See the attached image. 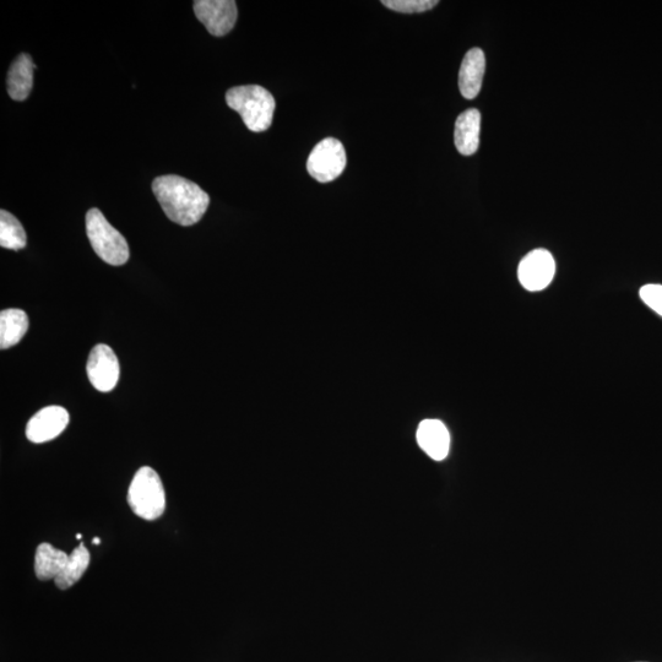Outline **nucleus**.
<instances>
[{
	"label": "nucleus",
	"mask_w": 662,
	"mask_h": 662,
	"mask_svg": "<svg viewBox=\"0 0 662 662\" xmlns=\"http://www.w3.org/2000/svg\"><path fill=\"white\" fill-rule=\"evenodd\" d=\"M153 192L168 219L181 226L197 224L210 204L209 195L198 184L176 175L157 177Z\"/></svg>",
	"instance_id": "1"
},
{
	"label": "nucleus",
	"mask_w": 662,
	"mask_h": 662,
	"mask_svg": "<svg viewBox=\"0 0 662 662\" xmlns=\"http://www.w3.org/2000/svg\"><path fill=\"white\" fill-rule=\"evenodd\" d=\"M226 102L240 113L246 127L253 133L268 130L273 123L275 99L259 85L236 86L227 91Z\"/></svg>",
	"instance_id": "2"
},
{
	"label": "nucleus",
	"mask_w": 662,
	"mask_h": 662,
	"mask_svg": "<svg viewBox=\"0 0 662 662\" xmlns=\"http://www.w3.org/2000/svg\"><path fill=\"white\" fill-rule=\"evenodd\" d=\"M128 503L135 515L149 522L159 519L165 513V488L153 468L144 466L135 474L129 486Z\"/></svg>",
	"instance_id": "3"
},
{
	"label": "nucleus",
	"mask_w": 662,
	"mask_h": 662,
	"mask_svg": "<svg viewBox=\"0 0 662 662\" xmlns=\"http://www.w3.org/2000/svg\"><path fill=\"white\" fill-rule=\"evenodd\" d=\"M86 233L97 255L113 267L124 265L129 259V246L121 233L106 220L99 209L86 214Z\"/></svg>",
	"instance_id": "4"
},
{
	"label": "nucleus",
	"mask_w": 662,
	"mask_h": 662,
	"mask_svg": "<svg viewBox=\"0 0 662 662\" xmlns=\"http://www.w3.org/2000/svg\"><path fill=\"white\" fill-rule=\"evenodd\" d=\"M347 159L344 145L328 138L320 141L307 161V171L316 181L329 183L343 175Z\"/></svg>",
	"instance_id": "5"
},
{
	"label": "nucleus",
	"mask_w": 662,
	"mask_h": 662,
	"mask_svg": "<svg viewBox=\"0 0 662 662\" xmlns=\"http://www.w3.org/2000/svg\"><path fill=\"white\" fill-rule=\"evenodd\" d=\"M556 274V262L546 249H535L526 254L518 267V279L525 290H545Z\"/></svg>",
	"instance_id": "6"
},
{
	"label": "nucleus",
	"mask_w": 662,
	"mask_h": 662,
	"mask_svg": "<svg viewBox=\"0 0 662 662\" xmlns=\"http://www.w3.org/2000/svg\"><path fill=\"white\" fill-rule=\"evenodd\" d=\"M194 13L211 35L229 34L236 25L238 10L233 0H195Z\"/></svg>",
	"instance_id": "7"
},
{
	"label": "nucleus",
	"mask_w": 662,
	"mask_h": 662,
	"mask_svg": "<svg viewBox=\"0 0 662 662\" xmlns=\"http://www.w3.org/2000/svg\"><path fill=\"white\" fill-rule=\"evenodd\" d=\"M86 373L99 392L108 393L115 389L121 373L115 351L105 344L96 345L90 352Z\"/></svg>",
	"instance_id": "8"
},
{
	"label": "nucleus",
	"mask_w": 662,
	"mask_h": 662,
	"mask_svg": "<svg viewBox=\"0 0 662 662\" xmlns=\"http://www.w3.org/2000/svg\"><path fill=\"white\" fill-rule=\"evenodd\" d=\"M69 423L68 411L62 406H47L27 423L26 437L30 442L41 444L52 441L63 433Z\"/></svg>",
	"instance_id": "9"
},
{
	"label": "nucleus",
	"mask_w": 662,
	"mask_h": 662,
	"mask_svg": "<svg viewBox=\"0 0 662 662\" xmlns=\"http://www.w3.org/2000/svg\"><path fill=\"white\" fill-rule=\"evenodd\" d=\"M416 438L423 452L433 460L442 461L448 457L450 434L442 421H422L417 428Z\"/></svg>",
	"instance_id": "10"
},
{
	"label": "nucleus",
	"mask_w": 662,
	"mask_h": 662,
	"mask_svg": "<svg viewBox=\"0 0 662 662\" xmlns=\"http://www.w3.org/2000/svg\"><path fill=\"white\" fill-rule=\"evenodd\" d=\"M486 58L480 48H472L465 54L459 72V89L465 99H475L480 94L484 81Z\"/></svg>",
	"instance_id": "11"
},
{
	"label": "nucleus",
	"mask_w": 662,
	"mask_h": 662,
	"mask_svg": "<svg viewBox=\"0 0 662 662\" xmlns=\"http://www.w3.org/2000/svg\"><path fill=\"white\" fill-rule=\"evenodd\" d=\"M481 113L475 108L461 113L455 122L454 141L461 155H474L480 146Z\"/></svg>",
	"instance_id": "12"
},
{
	"label": "nucleus",
	"mask_w": 662,
	"mask_h": 662,
	"mask_svg": "<svg viewBox=\"0 0 662 662\" xmlns=\"http://www.w3.org/2000/svg\"><path fill=\"white\" fill-rule=\"evenodd\" d=\"M36 65L27 53L20 54L9 69L7 85L9 96L14 101H25L34 86Z\"/></svg>",
	"instance_id": "13"
},
{
	"label": "nucleus",
	"mask_w": 662,
	"mask_h": 662,
	"mask_svg": "<svg viewBox=\"0 0 662 662\" xmlns=\"http://www.w3.org/2000/svg\"><path fill=\"white\" fill-rule=\"evenodd\" d=\"M69 556L62 550L51 544H41L37 547L35 555V573L36 577L47 582V580H56L62 573Z\"/></svg>",
	"instance_id": "14"
},
{
	"label": "nucleus",
	"mask_w": 662,
	"mask_h": 662,
	"mask_svg": "<svg viewBox=\"0 0 662 662\" xmlns=\"http://www.w3.org/2000/svg\"><path fill=\"white\" fill-rule=\"evenodd\" d=\"M29 329V318L21 309H5L0 313V349L7 350L20 343Z\"/></svg>",
	"instance_id": "15"
},
{
	"label": "nucleus",
	"mask_w": 662,
	"mask_h": 662,
	"mask_svg": "<svg viewBox=\"0 0 662 662\" xmlns=\"http://www.w3.org/2000/svg\"><path fill=\"white\" fill-rule=\"evenodd\" d=\"M90 561V552L84 544L74 548L73 552L70 553L68 562L65 564L62 573L58 575L56 580H54L58 588L61 590H67L72 588L74 584H77L79 580L83 578L85 572L88 571Z\"/></svg>",
	"instance_id": "16"
},
{
	"label": "nucleus",
	"mask_w": 662,
	"mask_h": 662,
	"mask_svg": "<svg viewBox=\"0 0 662 662\" xmlns=\"http://www.w3.org/2000/svg\"><path fill=\"white\" fill-rule=\"evenodd\" d=\"M26 232L20 221L8 211H0V246L12 251L26 247Z\"/></svg>",
	"instance_id": "17"
},
{
	"label": "nucleus",
	"mask_w": 662,
	"mask_h": 662,
	"mask_svg": "<svg viewBox=\"0 0 662 662\" xmlns=\"http://www.w3.org/2000/svg\"><path fill=\"white\" fill-rule=\"evenodd\" d=\"M385 7L403 14L425 13L438 4L437 0H383Z\"/></svg>",
	"instance_id": "18"
},
{
	"label": "nucleus",
	"mask_w": 662,
	"mask_h": 662,
	"mask_svg": "<svg viewBox=\"0 0 662 662\" xmlns=\"http://www.w3.org/2000/svg\"><path fill=\"white\" fill-rule=\"evenodd\" d=\"M640 298H642L645 305L653 309L662 317V286L661 285H645L640 289Z\"/></svg>",
	"instance_id": "19"
},
{
	"label": "nucleus",
	"mask_w": 662,
	"mask_h": 662,
	"mask_svg": "<svg viewBox=\"0 0 662 662\" xmlns=\"http://www.w3.org/2000/svg\"><path fill=\"white\" fill-rule=\"evenodd\" d=\"M92 544L100 545V544H101V540L99 539V537H95V539L92 540Z\"/></svg>",
	"instance_id": "20"
},
{
	"label": "nucleus",
	"mask_w": 662,
	"mask_h": 662,
	"mask_svg": "<svg viewBox=\"0 0 662 662\" xmlns=\"http://www.w3.org/2000/svg\"><path fill=\"white\" fill-rule=\"evenodd\" d=\"M81 537H83V536H81V534H78V535H77V539H78V540H81Z\"/></svg>",
	"instance_id": "21"
}]
</instances>
